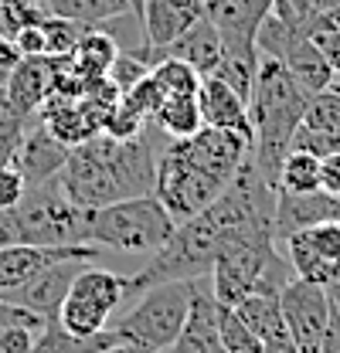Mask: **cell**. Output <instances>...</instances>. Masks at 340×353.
Segmentation results:
<instances>
[{
    "mask_svg": "<svg viewBox=\"0 0 340 353\" xmlns=\"http://www.w3.org/2000/svg\"><path fill=\"white\" fill-rule=\"evenodd\" d=\"M177 231V221L157 197H129L88 211V245L129 255H157Z\"/></svg>",
    "mask_w": 340,
    "mask_h": 353,
    "instance_id": "cell-1",
    "label": "cell"
},
{
    "mask_svg": "<svg viewBox=\"0 0 340 353\" xmlns=\"http://www.w3.org/2000/svg\"><path fill=\"white\" fill-rule=\"evenodd\" d=\"M191 292L194 282H164L147 289L136 306L113 326L120 343L136 347V350H167L180 336L187 316H191Z\"/></svg>",
    "mask_w": 340,
    "mask_h": 353,
    "instance_id": "cell-2",
    "label": "cell"
},
{
    "mask_svg": "<svg viewBox=\"0 0 340 353\" xmlns=\"http://www.w3.org/2000/svg\"><path fill=\"white\" fill-rule=\"evenodd\" d=\"M14 214L21 245H88V211L65 197L58 180L28 187Z\"/></svg>",
    "mask_w": 340,
    "mask_h": 353,
    "instance_id": "cell-3",
    "label": "cell"
},
{
    "mask_svg": "<svg viewBox=\"0 0 340 353\" xmlns=\"http://www.w3.org/2000/svg\"><path fill=\"white\" fill-rule=\"evenodd\" d=\"M279 255V245L272 238V228H252L221 245L211 265V296L221 306H238L245 296H252L262 272Z\"/></svg>",
    "mask_w": 340,
    "mask_h": 353,
    "instance_id": "cell-4",
    "label": "cell"
},
{
    "mask_svg": "<svg viewBox=\"0 0 340 353\" xmlns=\"http://www.w3.org/2000/svg\"><path fill=\"white\" fill-rule=\"evenodd\" d=\"M225 187H228V183H221L218 176H211L208 170H201V167L180 150L177 139H170L167 146L160 150V160H157V190H153V197L167 208V214L177 221V224L198 218L205 208H211Z\"/></svg>",
    "mask_w": 340,
    "mask_h": 353,
    "instance_id": "cell-5",
    "label": "cell"
},
{
    "mask_svg": "<svg viewBox=\"0 0 340 353\" xmlns=\"http://www.w3.org/2000/svg\"><path fill=\"white\" fill-rule=\"evenodd\" d=\"M109 153H113V136L99 132L79 146H72L62 174L55 176L58 187L65 190V197L72 204H79L82 211H99V208H109L116 201H126L120 190V180L113 174Z\"/></svg>",
    "mask_w": 340,
    "mask_h": 353,
    "instance_id": "cell-6",
    "label": "cell"
},
{
    "mask_svg": "<svg viewBox=\"0 0 340 353\" xmlns=\"http://www.w3.org/2000/svg\"><path fill=\"white\" fill-rule=\"evenodd\" d=\"M123 299H129L126 275L95 268L88 262L75 275V282H72V289L62 303L58 323L75 336H95V333L109 330V316L116 312V306Z\"/></svg>",
    "mask_w": 340,
    "mask_h": 353,
    "instance_id": "cell-7",
    "label": "cell"
},
{
    "mask_svg": "<svg viewBox=\"0 0 340 353\" xmlns=\"http://www.w3.org/2000/svg\"><path fill=\"white\" fill-rule=\"evenodd\" d=\"M283 319L290 330V340L296 353H320L323 336L330 330V316H334V299L323 285L306 282V279H293L283 292Z\"/></svg>",
    "mask_w": 340,
    "mask_h": 353,
    "instance_id": "cell-8",
    "label": "cell"
},
{
    "mask_svg": "<svg viewBox=\"0 0 340 353\" xmlns=\"http://www.w3.org/2000/svg\"><path fill=\"white\" fill-rule=\"evenodd\" d=\"M272 14V0H205V17L214 24L225 54L258 61V28Z\"/></svg>",
    "mask_w": 340,
    "mask_h": 353,
    "instance_id": "cell-9",
    "label": "cell"
},
{
    "mask_svg": "<svg viewBox=\"0 0 340 353\" xmlns=\"http://www.w3.org/2000/svg\"><path fill=\"white\" fill-rule=\"evenodd\" d=\"M180 150L211 176H218L221 183H232L238 167L249 160L252 153V136L235 130H214V126H201L194 136L177 139Z\"/></svg>",
    "mask_w": 340,
    "mask_h": 353,
    "instance_id": "cell-10",
    "label": "cell"
},
{
    "mask_svg": "<svg viewBox=\"0 0 340 353\" xmlns=\"http://www.w3.org/2000/svg\"><path fill=\"white\" fill-rule=\"evenodd\" d=\"M95 255H99V245H3L0 248V296L31 282L48 265L68 262V259L92 262Z\"/></svg>",
    "mask_w": 340,
    "mask_h": 353,
    "instance_id": "cell-11",
    "label": "cell"
},
{
    "mask_svg": "<svg viewBox=\"0 0 340 353\" xmlns=\"http://www.w3.org/2000/svg\"><path fill=\"white\" fill-rule=\"evenodd\" d=\"M85 265L88 262H82V259H68V262L48 265V268L38 272L31 282H24V285L3 292L0 299H3V303H14V306H21V309H28V312H35V316H41L44 323H48V319H58L62 303H65V296H68L75 275L82 272Z\"/></svg>",
    "mask_w": 340,
    "mask_h": 353,
    "instance_id": "cell-12",
    "label": "cell"
},
{
    "mask_svg": "<svg viewBox=\"0 0 340 353\" xmlns=\"http://www.w3.org/2000/svg\"><path fill=\"white\" fill-rule=\"evenodd\" d=\"M340 221V197L330 190H306V194H293V190H276V211H272V238L276 245L286 241L296 231H310L317 224H330Z\"/></svg>",
    "mask_w": 340,
    "mask_h": 353,
    "instance_id": "cell-13",
    "label": "cell"
},
{
    "mask_svg": "<svg viewBox=\"0 0 340 353\" xmlns=\"http://www.w3.org/2000/svg\"><path fill=\"white\" fill-rule=\"evenodd\" d=\"M150 126L133 136V139H113V174L120 180V190L123 197H153L157 190V160L160 153L153 150V139H150Z\"/></svg>",
    "mask_w": 340,
    "mask_h": 353,
    "instance_id": "cell-14",
    "label": "cell"
},
{
    "mask_svg": "<svg viewBox=\"0 0 340 353\" xmlns=\"http://www.w3.org/2000/svg\"><path fill=\"white\" fill-rule=\"evenodd\" d=\"M133 54L143 58L150 68H153L157 61H164V58H177V61L191 65V68L205 79V75H214V68L221 65L225 48H221V38H218L214 24L208 17H201L198 24H191V28L173 44H167V48H140V51H133Z\"/></svg>",
    "mask_w": 340,
    "mask_h": 353,
    "instance_id": "cell-15",
    "label": "cell"
},
{
    "mask_svg": "<svg viewBox=\"0 0 340 353\" xmlns=\"http://www.w3.org/2000/svg\"><path fill=\"white\" fill-rule=\"evenodd\" d=\"M68 153H72V146H65L62 139H55L51 132L44 130L41 119L35 116V119H28V130L21 136V146L14 153V167L28 180V187H35V183L55 180V176L62 174Z\"/></svg>",
    "mask_w": 340,
    "mask_h": 353,
    "instance_id": "cell-16",
    "label": "cell"
},
{
    "mask_svg": "<svg viewBox=\"0 0 340 353\" xmlns=\"http://www.w3.org/2000/svg\"><path fill=\"white\" fill-rule=\"evenodd\" d=\"M51 82H55V58L41 54V58H21L7 82L3 92L10 99V105L24 116V119H35L41 112V105L51 99Z\"/></svg>",
    "mask_w": 340,
    "mask_h": 353,
    "instance_id": "cell-17",
    "label": "cell"
},
{
    "mask_svg": "<svg viewBox=\"0 0 340 353\" xmlns=\"http://www.w3.org/2000/svg\"><path fill=\"white\" fill-rule=\"evenodd\" d=\"M205 17V0H143V38L147 48H167L191 24Z\"/></svg>",
    "mask_w": 340,
    "mask_h": 353,
    "instance_id": "cell-18",
    "label": "cell"
},
{
    "mask_svg": "<svg viewBox=\"0 0 340 353\" xmlns=\"http://www.w3.org/2000/svg\"><path fill=\"white\" fill-rule=\"evenodd\" d=\"M198 105H201V119H205V126H214V130H235V132L252 136L249 102L238 99V95L225 85L218 75H205V79H201Z\"/></svg>",
    "mask_w": 340,
    "mask_h": 353,
    "instance_id": "cell-19",
    "label": "cell"
},
{
    "mask_svg": "<svg viewBox=\"0 0 340 353\" xmlns=\"http://www.w3.org/2000/svg\"><path fill=\"white\" fill-rule=\"evenodd\" d=\"M235 312L245 319V326L252 330L265 347H269V343L290 340V330H286V319H283V303H279V296L252 292V296H245V299L235 306Z\"/></svg>",
    "mask_w": 340,
    "mask_h": 353,
    "instance_id": "cell-20",
    "label": "cell"
},
{
    "mask_svg": "<svg viewBox=\"0 0 340 353\" xmlns=\"http://www.w3.org/2000/svg\"><path fill=\"white\" fill-rule=\"evenodd\" d=\"M116 343H120L116 330H102L95 336H75L58 319H48L41 326V333H38V340H35V350L31 353H102L109 347H116Z\"/></svg>",
    "mask_w": 340,
    "mask_h": 353,
    "instance_id": "cell-21",
    "label": "cell"
},
{
    "mask_svg": "<svg viewBox=\"0 0 340 353\" xmlns=\"http://www.w3.org/2000/svg\"><path fill=\"white\" fill-rule=\"evenodd\" d=\"M279 248H286L283 255L290 259L293 265V275L296 279H306V282H317V285H323V289H330V285H337L340 282V265L327 262L320 252H313V245L303 238V234H290L286 241H279Z\"/></svg>",
    "mask_w": 340,
    "mask_h": 353,
    "instance_id": "cell-22",
    "label": "cell"
},
{
    "mask_svg": "<svg viewBox=\"0 0 340 353\" xmlns=\"http://www.w3.org/2000/svg\"><path fill=\"white\" fill-rule=\"evenodd\" d=\"M116 54H120L116 38L106 34L102 28H92L68 58H72V68L82 75L85 82H95V79H106V72L113 68Z\"/></svg>",
    "mask_w": 340,
    "mask_h": 353,
    "instance_id": "cell-23",
    "label": "cell"
},
{
    "mask_svg": "<svg viewBox=\"0 0 340 353\" xmlns=\"http://www.w3.org/2000/svg\"><path fill=\"white\" fill-rule=\"evenodd\" d=\"M153 126L160 132H167L170 139H187L205 126L201 119V105H198V95H170L160 102L157 116H153Z\"/></svg>",
    "mask_w": 340,
    "mask_h": 353,
    "instance_id": "cell-24",
    "label": "cell"
},
{
    "mask_svg": "<svg viewBox=\"0 0 340 353\" xmlns=\"http://www.w3.org/2000/svg\"><path fill=\"white\" fill-rule=\"evenodd\" d=\"M51 17H65L85 28H99L120 14H129V0H44Z\"/></svg>",
    "mask_w": 340,
    "mask_h": 353,
    "instance_id": "cell-25",
    "label": "cell"
},
{
    "mask_svg": "<svg viewBox=\"0 0 340 353\" xmlns=\"http://www.w3.org/2000/svg\"><path fill=\"white\" fill-rule=\"evenodd\" d=\"M279 190H293V194L320 190V157L290 150V157L283 160V170H279Z\"/></svg>",
    "mask_w": 340,
    "mask_h": 353,
    "instance_id": "cell-26",
    "label": "cell"
},
{
    "mask_svg": "<svg viewBox=\"0 0 340 353\" xmlns=\"http://www.w3.org/2000/svg\"><path fill=\"white\" fill-rule=\"evenodd\" d=\"M218 336H221L225 353H262L265 350V343L245 326V319L232 306H221V303H218Z\"/></svg>",
    "mask_w": 340,
    "mask_h": 353,
    "instance_id": "cell-27",
    "label": "cell"
},
{
    "mask_svg": "<svg viewBox=\"0 0 340 353\" xmlns=\"http://www.w3.org/2000/svg\"><path fill=\"white\" fill-rule=\"evenodd\" d=\"M299 126L313 132H340V79H334L330 88L310 95V105Z\"/></svg>",
    "mask_w": 340,
    "mask_h": 353,
    "instance_id": "cell-28",
    "label": "cell"
},
{
    "mask_svg": "<svg viewBox=\"0 0 340 353\" xmlns=\"http://www.w3.org/2000/svg\"><path fill=\"white\" fill-rule=\"evenodd\" d=\"M150 75H153V82L160 85L164 99H170V95H198V88H201V75H198L191 65L177 61V58L157 61V65L150 68Z\"/></svg>",
    "mask_w": 340,
    "mask_h": 353,
    "instance_id": "cell-29",
    "label": "cell"
},
{
    "mask_svg": "<svg viewBox=\"0 0 340 353\" xmlns=\"http://www.w3.org/2000/svg\"><path fill=\"white\" fill-rule=\"evenodd\" d=\"M48 3L44 0H0V38H14L28 24L48 21Z\"/></svg>",
    "mask_w": 340,
    "mask_h": 353,
    "instance_id": "cell-30",
    "label": "cell"
},
{
    "mask_svg": "<svg viewBox=\"0 0 340 353\" xmlns=\"http://www.w3.org/2000/svg\"><path fill=\"white\" fill-rule=\"evenodd\" d=\"M41 28H44V48H48V54H72L79 48V41L92 31L85 24L65 21V17H48V21H41Z\"/></svg>",
    "mask_w": 340,
    "mask_h": 353,
    "instance_id": "cell-31",
    "label": "cell"
},
{
    "mask_svg": "<svg viewBox=\"0 0 340 353\" xmlns=\"http://www.w3.org/2000/svg\"><path fill=\"white\" fill-rule=\"evenodd\" d=\"M147 75H150V65H147L143 58L129 54V51H120V54H116V61H113V68L106 72V79L116 85L120 95H126L129 88L136 85V82H143Z\"/></svg>",
    "mask_w": 340,
    "mask_h": 353,
    "instance_id": "cell-32",
    "label": "cell"
},
{
    "mask_svg": "<svg viewBox=\"0 0 340 353\" xmlns=\"http://www.w3.org/2000/svg\"><path fill=\"white\" fill-rule=\"evenodd\" d=\"M147 130V119L129 105L126 99H120L116 105H113V112H109V119H106V136H113V139H133V136H140V132Z\"/></svg>",
    "mask_w": 340,
    "mask_h": 353,
    "instance_id": "cell-33",
    "label": "cell"
},
{
    "mask_svg": "<svg viewBox=\"0 0 340 353\" xmlns=\"http://www.w3.org/2000/svg\"><path fill=\"white\" fill-rule=\"evenodd\" d=\"M123 99H126L147 123H153V116H157V109H160V102H164V92H160V85L153 82V75H147L143 82H136V85L129 88Z\"/></svg>",
    "mask_w": 340,
    "mask_h": 353,
    "instance_id": "cell-34",
    "label": "cell"
},
{
    "mask_svg": "<svg viewBox=\"0 0 340 353\" xmlns=\"http://www.w3.org/2000/svg\"><path fill=\"white\" fill-rule=\"evenodd\" d=\"M310 245H313V252H320L327 262L340 265V221H330V224H317V228H310V231H299Z\"/></svg>",
    "mask_w": 340,
    "mask_h": 353,
    "instance_id": "cell-35",
    "label": "cell"
},
{
    "mask_svg": "<svg viewBox=\"0 0 340 353\" xmlns=\"http://www.w3.org/2000/svg\"><path fill=\"white\" fill-rule=\"evenodd\" d=\"M313 14H317L313 0H272V17L290 28H306L313 21Z\"/></svg>",
    "mask_w": 340,
    "mask_h": 353,
    "instance_id": "cell-36",
    "label": "cell"
},
{
    "mask_svg": "<svg viewBox=\"0 0 340 353\" xmlns=\"http://www.w3.org/2000/svg\"><path fill=\"white\" fill-rule=\"evenodd\" d=\"M24 190H28V180L21 176V170L14 163H3L0 167V211L17 208L21 197H24Z\"/></svg>",
    "mask_w": 340,
    "mask_h": 353,
    "instance_id": "cell-37",
    "label": "cell"
},
{
    "mask_svg": "<svg viewBox=\"0 0 340 353\" xmlns=\"http://www.w3.org/2000/svg\"><path fill=\"white\" fill-rule=\"evenodd\" d=\"M38 333L41 330H31V326H7V330H0V353H31Z\"/></svg>",
    "mask_w": 340,
    "mask_h": 353,
    "instance_id": "cell-38",
    "label": "cell"
},
{
    "mask_svg": "<svg viewBox=\"0 0 340 353\" xmlns=\"http://www.w3.org/2000/svg\"><path fill=\"white\" fill-rule=\"evenodd\" d=\"M10 44L17 48V54H21V58H41V54H48L41 24H28V28H21V31L10 38Z\"/></svg>",
    "mask_w": 340,
    "mask_h": 353,
    "instance_id": "cell-39",
    "label": "cell"
},
{
    "mask_svg": "<svg viewBox=\"0 0 340 353\" xmlns=\"http://www.w3.org/2000/svg\"><path fill=\"white\" fill-rule=\"evenodd\" d=\"M7 326H31V330H41L44 319L41 316H35V312H28V309L14 306V303H3L0 299V330H7Z\"/></svg>",
    "mask_w": 340,
    "mask_h": 353,
    "instance_id": "cell-40",
    "label": "cell"
},
{
    "mask_svg": "<svg viewBox=\"0 0 340 353\" xmlns=\"http://www.w3.org/2000/svg\"><path fill=\"white\" fill-rule=\"evenodd\" d=\"M24 130H28V123H24V126H0V167H3V163H14V153H17V146H21Z\"/></svg>",
    "mask_w": 340,
    "mask_h": 353,
    "instance_id": "cell-41",
    "label": "cell"
},
{
    "mask_svg": "<svg viewBox=\"0 0 340 353\" xmlns=\"http://www.w3.org/2000/svg\"><path fill=\"white\" fill-rule=\"evenodd\" d=\"M320 187L340 197V153L320 160Z\"/></svg>",
    "mask_w": 340,
    "mask_h": 353,
    "instance_id": "cell-42",
    "label": "cell"
},
{
    "mask_svg": "<svg viewBox=\"0 0 340 353\" xmlns=\"http://www.w3.org/2000/svg\"><path fill=\"white\" fill-rule=\"evenodd\" d=\"M21 61V54H17V48L7 41V38H0V85L7 82V75H10V68Z\"/></svg>",
    "mask_w": 340,
    "mask_h": 353,
    "instance_id": "cell-43",
    "label": "cell"
},
{
    "mask_svg": "<svg viewBox=\"0 0 340 353\" xmlns=\"http://www.w3.org/2000/svg\"><path fill=\"white\" fill-rule=\"evenodd\" d=\"M320 353H340V309L334 303V316H330V330H327V336H323V347Z\"/></svg>",
    "mask_w": 340,
    "mask_h": 353,
    "instance_id": "cell-44",
    "label": "cell"
},
{
    "mask_svg": "<svg viewBox=\"0 0 340 353\" xmlns=\"http://www.w3.org/2000/svg\"><path fill=\"white\" fill-rule=\"evenodd\" d=\"M262 353H296V347H293V340H283V343H269Z\"/></svg>",
    "mask_w": 340,
    "mask_h": 353,
    "instance_id": "cell-45",
    "label": "cell"
},
{
    "mask_svg": "<svg viewBox=\"0 0 340 353\" xmlns=\"http://www.w3.org/2000/svg\"><path fill=\"white\" fill-rule=\"evenodd\" d=\"M313 7H317V14H327V10H337L340 0H313Z\"/></svg>",
    "mask_w": 340,
    "mask_h": 353,
    "instance_id": "cell-46",
    "label": "cell"
},
{
    "mask_svg": "<svg viewBox=\"0 0 340 353\" xmlns=\"http://www.w3.org/2000/svg\"><path fill=\"white\" fill-rule=\"evenodd\" d=\"M320 17H323V21H327L334 31H340V7H337V10H327V14H320Z\"/></svg>",
    "mask_w": 340,
    "mask_h": 353,
    "instance_id": "cell-47",
    "label": "cell"
},
{
    "mask_svg": "<svg viewBox=\"0 0 340 353\" xmlns=\"http://www.w3.org/2000/svg\"><path fill=\"white\" fill-rule=\"evenodd\" d=\"M102 353H150V350H136V347H126V343H116V347H109Z\"/></svg>",
    "mask_w": 340,
    "mask_h": 353,
    "instance_id": "cell-48",
    "label": "cell"
},
{
    "mask_svg": "<svg viewBox=\"0 0 340 353\" xmlns=\"http://www.w3.org/2000/svg\"><path fill=\"white\" fill-rule=\"evenodd\" d=\"M327 292H330V299H334V303H337V309H340V282H337V285H330Z\"/></svg>",
    "mask_w": 340,
    "mask_h": 353,
    "instance_id": "cell-49",
    "label": "cell"
}]
</instances>
